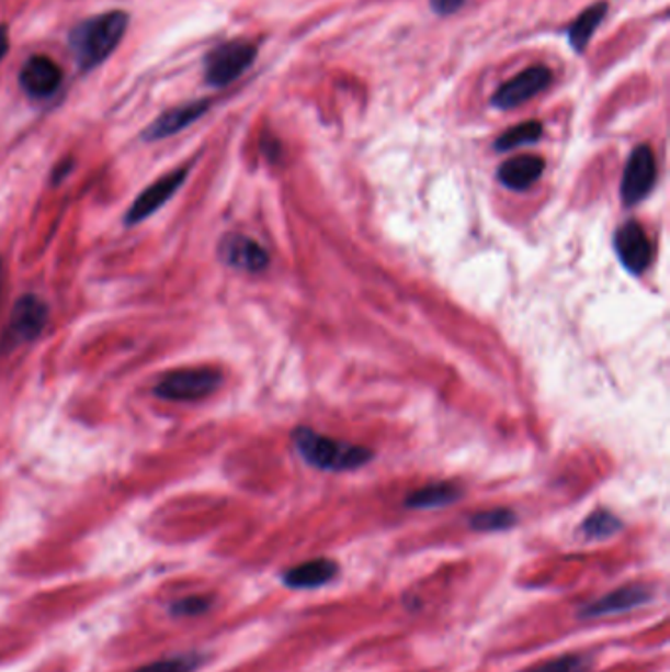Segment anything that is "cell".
Wrapping results in <instances>:
<instances>
[{
	"instance_id": "cell-18",
	"label": "cell",
	"mask_w": 670,
	"mask_h": 672,
	"mask_svg": "<svg viewBox=\"0 0 670 672\" xmlns=\"http://www.w3.org/2000/svg\"><path fill=\"white\" fill-rule=\"evenodd\" d=\"M543 136V124L538 121L521 122L510 131L503 132L496 141V149L510 152V149L521 148L527 144H535Z\"/></svg>"
},
{
	"instance_id": "cell-7",
	"label": "cell",
	"mask_w": 670,
	"mask_h": 672,
	"mask_svg": "<svg viewBox=\"0 0 670 672\" xmlns=\"http://www.w3.org/2000/svg\"><path fill=\"white\" fill-rule=\"evenodd\" d=\"M657 179V161L649 146H637L627 159L622 178V201L627 206L641 203L651 193Z\"/></svg>"
},
{
	"instance_id": "cell-27",
	"label": "cell",
	"mask_w": 670,
	"mask_h": 672,
	"mask_svg": "<svg viewBox=\"0 0 670 672\" xmlns=\"http://www.w3.org/2000/svg\"><path fill=\"white\" fill-rule=\"evenodd\" d=\"M4 281H7V273H4V261L0 258V301L4 298Z\"/></svg>"
},
{
	"instance_id": "cell-25",
	"label": "cell",
	"mask_w": 670,
	"mask_h": 672,
	"mask_svg": "<svg viewBox=\"0 0 670 672\" xmlns=\"http://www.w3.org/2000/svg\"><path fill=\"white\" fill-rule=\"evenodd\" d=\"M9 47H10L9 30H7V26H0V61H2V57L9 54Z\"/></svg>"
},
{
	"instance_id": "cell-2",
	"label": "cell",
	"mask_w": 670,
	"mask_h": 672,
	"mask_svg": "<svg viewBox=\"0 0 670 672\" xmlns=\"http://www.w3.org/2000/svg\"><path fill=\"white\" fill-rule=\"evenodd\" d=\"M293 443L307 464L327 472L356 470L366 467L374 458V452L370 448L331 439L307 427L293 430Z\"/></svg>"
},
{
	"instance_id": "cell-19",
	"label": "cell",
	"mask_w": 670,
	"mask_h": 672,
	"mask_svg": "<svg viewBox=\"0 0 670 672\" xmlns=\"http://www.w3.org/2000/svg\"><path fill=\"white\" fill-rule=\"evenodd\" d=\"M518 522L515 514L506 507L488 509L470 517V529L480 533L508 531Z\"/></svg>"
},
{
	"instance_id": "cell-10",
	"label": "cell",
	"mask_w": 670,
	"mask_h": 672,
	"mask_svg": "<svg viewBox=\"0 0 670 672\" xmlns=\"http://www.w3.org/2000/svg\"><path fill=\"white\" fill-rule=\"evenodd\" d=\"M19 81L24 93L36 101H44L59 91L64 83V71L54 59L34 56L20 69Z\"/></svg>"
},
{
	"instance_id": "cell-6",
	"label": "cell",
	"mask_w": 670,
	"mask_h": 672,
	"mask_svg": "<svg viewBox=\"0 0 670 672\" xmlns=\"http://www.w3.org/2000/svg\"><path fill=\"white\" fill-rule=\"evenodd\" d=\"M188 173H190V168L173 169L170 173L156 179L151 186L146 187L143 193L134 199L133 205L128 206L124 224L136 226L146 219H150L154 213H158L161 206L180 191L188 179Z\"/></svg>"
},
{
	"instance_id": "cell-14",
	"label": "cell",
	"mask_w": 670,
	"mask_h": 672,
	"mask_svg": "<svg viewBox=\"0 0 670 672\" xmlns=\"http://www.w3.org/2000/svg\"><path fill=\"white\" fill-rule=\"evenodd\" d=\"M339 574L334 560L315 559L293 567L284 574V584L293 590H315L329 584Z\"/></svg>"
},
{
	"instance_id": "cell-13",
	"label": "cell",
	"mask_w": 670,
	"mask_h": 672,
	"mask_svg": "<svg viewBox=\"0 0 670 672\" xmlns=\"http://www.w3.org/2000/svg\"><path fill=\"white\" fill-rule=\"evenodd\" d=\"M208 107H211V103H208L207 99H201V101L181 104V107L163 112L143 132L144 141H166V138H170L173 134H180L181 131H185L188 126H191L193 122L198 121L208 111Z\"/></svg>"
},
{
	"instance_id": "cell-8",
	"label": "cell",
	"mask_w": 670,
	"mask_h": 672,
	"mask_svg": "<svg viewBox=\"0 0 670 672\" xmlns=\"http://www.w3.org/2000/svg\"><path fill=\"white\" fill-rule=\"evenodd\" d=\"M553 74L545 66H533L515 75L508 83L501 85L491 97V104L501 111H510L520 104L527 103L550 85Z\"/></svg>"
},
{
	"instance_id": "cell-4",
	"label": "cell",
	"mask_w": 670,
	"mask_h": 672,
	"mask_svg": "<svg viewBox=\"0 0 670 672\" xmlns=\"http://www.w3.org/2000/svg\"><path fill=\"white\" fill-rule=\"evenodd\" d=\"M49 309L44 299L26 293L14 303L0 340V352L10 355L20 346L36 340L48 325Z\"/></svg>"
},
{
	"instance_id": "cell-12",
	"label": "cell",
	"mask_w": 670,
	"mask_h": 672,
	"mask_svg": "<svg viewBox=\"0 0 670 672\" xmlns=\"http://www.w3.org/2000/svg\"><path fill=\"white\" fill-rule=\"evenodd\" d=\"M651 600L652 589L649 584H627V586L610 592L607 596L590 602L588 606L580 609V617L594 619V617L625 614V612H632V609L649 604Z\"/></svg>"
},
{
	"instance_id": "cell-26",
	"label": "cell",
	"mask_w": 670,
	"mask_h": 672,
	"mask_svg": "<svg viewBox=\"0 0 670 672\" xmlns=\"http://www.w3.org/2000/svg\"><path fill=\"white\" fill-rule=\"evenodd\" d=\"M71 168H73V161H64V164L56 169V173H54V183H59L61 179L66 178Z\"/></svg>"
},
{
	"instance_id": "cell-21",
	"label": "cell",
	"mask_w": 670,
	"mask_h": 672,
	"mask_svg": "<svg viewBox=\"0 0 670 672\" xmlns=\"http://www.w3.org/2000/svg\"><path fill=\"white\" fill-rule=\"evenodd\" d=\"M592 669L590 654H563L558 659L537 664L525 672H588Z\"/></svg>"
},
{
	"instance_id": "cell-1",
	"label": "cell",
	"mask_w": 670,
	"mask_h": 672,
	"mask_svg": "<svg viewBox=\"0 0 670 672\" xmlns=\"http://www.w3.org/2000/svg\"><path fill=\"white\" fill-rule=\"evenodd\" d=\"M128 29V14L123 10L104 12L101 16L77 24L69 34V49L76 57L77 66L91 71L106 61Z\"/></svg>"
},
{
	"instance_id": "cell-20",
	"label": "cell",
	"mask_w": 670,
	"mask_h": 672,
	"mask_svg": "<svg viewBox=\"0 0 670 672\" xmlns=\"http://www.w3.org/2000/svg\"><path fill=\"white\" fill-rule=\"evenodd\" d=\"M622 527L623 523L614 514H610L605 509H598L594 514L586 517V522L582 523V533L588 539H607V537H612L620 531Z\"/></svg>"
},
{
	"instance_id": "cell-16",
	"label": "cell",
	"mask_w": 670,
	"mask_h": 672,
	"mask_svg": "<svg viewBox=\"0 0 670 672\" xmlns=\"http://www.w3.org/2000/svg\"><path fill=\"white\" fill-rule=\"evenodd\" d=\"M463 497V488L461 485L451 484V482H441V484H431L416 490L406 497V507L409 509H439L446 505L454 504Z\"/></svg>"
},
{
	"instance_id": "cell-17",
	"label": "cell",
	"mask_w": 670,
	"mask_h": 672,
	"mask_svg": "<svg viewBox=\"0 0 670 672\" xmlns=\"http://www.w3.org/2000/svg\"><path fill=\"white\" fill-rule=\"evenodd\" d=\"M605 14H607V2L600 0V2H595L592 7H588V9L568 26V42H570V46H572L575 52H578V54L584 52L588 42L594 36L598 26L604 22Z\"/></svg>"
},
{
	"instance_id": "cell-24",
	"label": "cell",
	"mask_w": 670,
	"mask_h": 672,
	"mask_svg": "<svg viewBox=\"0 0 670 672\" xmlns=\"http://www.w3.org/2000/svg\"><path fill=\"white\" fill-rule=\"evenodd\" d=\"M464 2L466 0H431V9L441 16H448V14H454L456 10L463 9Z\"/></svg>"
},
{
	"instance_id": "cell-3",
	"label": "cell",
	"mask_w": 670,
	"mask_h": 672,
	"mask_svg": "<svg viewBox=\"0 0 670 672\" xmlns=\"http://www.w3.org/2000/svg\"><path fill=\"white\" fill-rule=\"evenodd\" d=\"M223 383V373L215 368H181L163 373L154 395L166 402H198L217 392Z\"/></svg>"
},
{
	"instance_id": "cell-9",
	"label": "cell",
	"mask_w": 670,
	"mask_h": 672,
	"mask_svg": "<svg viewBox=\"0 0 670 672\" xmlns=\"http://www.w3.org/2000/svg\"><path fill=\"white\" fill-rule=\"evenodd\" d=\"M614 246L623 268L633 276H641L651 266L652 244L641 224L635 221L622 224L615 233Z\"/></svg>"
},
{
	"instance_id": "cell-15",
	"label": "cell",
	"mask_w": 670,
	"mask_h": 672,
	"mask_svg": "<svg viewBox=\"0 0 670 672\" xmlns=\"http://www.w3.org/2000/svg\"><path fill=\"white\" fill-rule=\"evenodd\" d=\"M543 171H545V159L538 156H518L501 164L498 179L501 186L508 187L511 191H527L529 187L537 183Z\"/></svg>"
},
{
	"instance_id": "cell-11",
	"label": "cell",
	"mask_w": 670,
	"mask_h": 672,
	"mask_svg": "<svg viewBox=\"0 0 670 672\" xmlns=\"http://www.w3.org/2000/svg\"><path fill=\"white\" fill-rule=\"evenodd\" d=\"M218 256L230 268L248 271V273H260L270 264V256L265 253V248L245 234L238 233H230L220 238Z\"/></svg>"
},
{
	"instance_id": "cell-23",
	"label": "cell",
	"mask_w": 670,
	"mask_h": 672,
	"mask_svg": "<svg viewBox=\"0 0 670 672\" xmlns=\"http://www.w3.org/2000/svg\"><path fill=\"white\" fill-rule=\"evenodd\" d=\"M208 607H211V600L203 596H191L183 597L178 604H173V614L178 616H198V614H205Z\"/></svg>"
},
{
	"instance_id": "cell-5",
	"label": "cell",
	"mask_w": 670,
	"mask_h": 672,
	"mask_svg": "<svg viewBox=\"0 0 670 672\" xmlns=\"http://www.w3.org/2000/svg\"><path fill=\"white\" fill-rule=\"evenodd\" d=\"M258 49L248 42L235 40L220 44L205 57V81L211 87H227L254 64Z\"/></svg>"
},
{
	"instance_id": "cell-22",
	"label": "cell",
	"mask_w": 670,
	"mask_h": 672,
	"mask_svg": "<svg viewBox=\"0 0 670 672\" xmlns=\"http://www.w3.org/2000/svg\"><path fill=\"white\" fill-rule=\"evenodd\" d=\"M201 657L198 654H180V657H171L163 661L146 664L143 669L134 672H195L201 667Z\"/></svg>"
}]
</instances>
